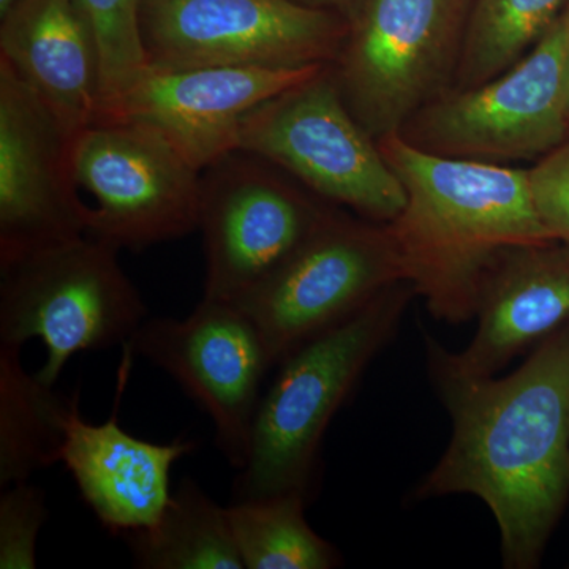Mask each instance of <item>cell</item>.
Segmentation results:
<instances>
[{
  "label": "cell",
  "mask_w": 569,
  "mask_h": 569,
  "mask_svg": "<svg viewBox=\"0 0 569 569\" xmlns=\"http://www.w3.org/2000/svg\"><path fill=\"white\" fill-rule=\"evenodd\" d=\"M429 372L452 432L415 500L481 498L500 531L503 567H539L569 500V325L507 377Z\"/></svg>",
  "instance_id": "1"
},
{
  "label": "cell",
  "mask_w": 569,
  "mask_h": 569,
  "mask_svg": "<svg viewBox=\"0 0 569 569\" xmlns=\"http://www.w3.org/2000/svg\"><path fill=\"white\" fill-rule=\"evenodd\" d=\"M407 203L387 223L403 282L449 325L477 318L482 288L501 254L550 241L523 168L433 156L399 133L377 140Z\"/></svg>",
  "instance_id": "2"
},
{
  "label": "cell",
  "mask_w": 569,
  "mask_h": 569,
  "mask_svg": "<svg viewBox=\"0 0 569 569\" xmlns=\"http://www.w3.org/2000/svg\"><path fill=\"white\" fill-rule=\"evenodd\" d=\"M415 291L397 282L279 362L254 413L249 455L233 500L298 493L316 486L325 433L337 411L388 346Z\"/></svg>",
  "instance_id": "3"
},
{
  "label": "cell",
  "mask_w": 569,
  "mask_h": 569,
  "mask_svg": "<svg viewBox=\"0 0 569 569\" xmlns=\"http://www.w3.org/2000/svg\"><path fill=\"white\" fill-rule=\"evenodd\" d=\"M116 249L92 236L48 247L0 268V346L40 339L37 376L54 387L74 355L126 346L148 318Z\"/></svg>",
  "instance_id": "4"
},
{
  "label": "cell",
  "mask_w": 569,
  "mask_h": 569,
  "mask_svg": "<svg viewBox=\"0 0 569 569\" xmlns=\"http://www.w3.org/2000/svg\"><path fill=\"white\" fill-rule=\"evenodd\" d=\"M475 0H366L331 63L343 102L370 137L397 133L455 88Z\"/></svg>",
  "instance_id": "5"
},
{
  "label": "cell",
  "mask_w": 569,
  "mask_h": 569,
  "mask_svg": "<svg viewBox=\"0 0 569 569\" xmlns=\"http://www.w3.org/2000/svg\"><path fill=\"white\" fill-rule=\"evenodd\" d=\"M569 2L518 62L471 89H451L415 112L399 137L451 159L498 164L541 159L567 140Z\"/></svg>",
  "instance_id": "6"
},
{
  "label": "cell",
  "mask_w": 569,
  "mask_h": 569,
  "mask_svg": "<svg viewBox=\"0 0 569 569\" xmlns=\"http://www.w3.org/2000/svg\"><path fill=\"white\" fill-rule=\"evenodd\" d=\"M238 149L268 160L310 192L372 222H392L407 203L406 190L376 138L343 102L331 63L247 112Z\"/></svg>",
  "instance_id": "7"
},
{
  "label": "cell",
  "mask_w": 569,
  "mask_h": 569,
  "mask_svg": "<svg viewBox=\"0 0 569 569\" xmlns=\"http://www.w3.org/2000/svg\"><path fill=\"white\" fill-rule=\"evenodd\" d=\"M70 159L96 200L92 238L138 252L200 230L203 171L149 123H92L71 140Z\"/></svg>",
  "instance_id": "8"
},
{
  "label": "cell",
  "mask_w": 569,
  "mask_h": 569,
  "mask_svg": "<svg viewBox=\"0 0 569 569\" xmlns=\"http://www.w3.org/2000/svg\"><path fill=\"white\" fill-rule=\"evenodd\" d=\"M337 208L253 153L236 149L213 162L203 171V298L241 301Z\"/></svg>",
  "instance_id": "9"
},
{
  "label": "cell",
  "mask_w": 569,
  "mask_h": 569,
  "mask_svg": "<svg viewBox=\"0 0 569 569\" xmlns=\"http://www.w3.org/2000/svg\"><path fill=\"white\" fill-rule=\"evenodd\" d=\"M149 66L299 69L332 63L350 21L295 0H142Z\"/></svg>",
  "instance_id": "10"
},
{
  "label": "cell",
  "mask_w": 569,
  "mask_h": 569,
  "mask_svg": "<svg viewBox=\"0 0 569 569\" xmlns=\"http://www.w3.org/2000/svg\"><path fill=\"white\" fill-rule=\"evenodd\" d=\"M403 282L387 224L337 208L283 266L234 302L257 326L272 365L370 299Z\"/></svg>",
  "instance_id": "11"
},
{
  "label": "cell",
  "mask_w": 569,
  "mask_h": 569,
  "mask_svg": "<svg viewBox=\"0 0 569 569\" xmlns=\"http://www.w3.org/2000/svg\"><path fill=\"white\" fill-rule=\"evenodd\" d=\"M127 343L211 418L217 447L241 470L261 385L274 366L249 316L231 302L203 298L186 318H146Z\"/></svg>",
  "instance_id": "12"
},
{
  "label": "cell",
  "mask_w": 569,
  "mask_h": 569,
  "mask_svg": "<svg viewBox=\"0 0 569 569\" xmlns=\"http://www.w3.org/2000/svg\"><path fill=\"white\" fill-rule=\"evenodd\" d=\"M71 138L0 58V268L89 231Z\"/></svg>",
  "instance_id": "13"
},
{
  "label": "cell",
  "mask_w": 569,
  "mask_h": 569,
  "mask_svg": "<svg viewBox=\"0 0 569 569\" xmlns=\"http://www.w3.org/2000/svg\"><path fill=\"white\" fill-rule=\"evenodd\" d=\"M326 66L329 63L299 69L148 66L96 122L149 123L204 171L238 149L239 126L247 112L317 77Z\"/></svg>",
  "instance_id": "14"
},
{
  "label": "cell",
  "mask_w": 569,
  "mask_h": 569,
  "mask_svg": "<svg viewBox=\"0 0 569 569\" xmlns=\"http://www.w3.org/2000/svg\"><path fill=\"white\" fill-rule=\"evenodd\" d=\"M122 348L111 418L102 425L86 421L80 396H71L59 462L69 470L82 500L104 529L127 535L151 527L160 518L173 496L171 470L197 443L182 438L173 443H152L122 429L119 406L134 356L129 343Z\"/></svg>",
  "instance_id": "15"
},
{
  "label": "cell",
  "mask_w": 569,
  "mask_h": 569,
  "mask_svg": "<svg viewBox=\"0 0 569 569\" xmlns=\"http://www.w3.org/2000/svg\"><path fill=\"white\" fill-rule=\"evenodd\" d=\"M477 318V332L459 353L427 339L429 367L456 377H493L569 325L568 239L501 254L486 279Z\"/></svg>",
  "instance_id": "16"
},
{
  "label": "cell",
  "mask_w": 569,
  "mask_h": 569,
  "mask_svg": "<svg viewBox=\"0 0 569 569\" xmlns=\"http://www.w3.org/2000/svg\"><path fill=\"white\" fill-rule=\"evenodd\" d=\"M0 58L71 140L96 122L102 93L99 51L74 0H17L0 14Z\"/></svg>",
  "instance_id": "17"
},
{
  "label": "cell",
  "mask_w": 569,
  "mask_h": 569,
  "mask_svg": "<svg viewBox=\"0 0 569 569\" xmlns=\"http://www.w3.org/2000/svg\"><path fill=\"white\" fill-rule=\"evenodd\" d=\"M71 397L29 373L21 348L0 346V486L28 481L61 460Z\"/></svg>",
  "instance_id": "18"
},
{
  "label": "cell",
  "mask_w": 569,
  "mask_h": 569,
  "mask_svg": "<svg viewBox=\"0 0 569 569\" xmlns=\"http://www.w3.org/2000/svg\"><path fill=\"white\" fill-rule=\"evenodd\" d=\"M137 567L146 569H244L227 507L192 479L173 490L160 518L123 535Z\"/></svg>",
  "instance_id": "19"
},
{
  "label": "cell",
  "mask_w": 569,
  "mask_h": 569,
  "mask_svg": "<svg viewBox=\"0 0 569 569\" xmlns=\"http://www.w3.org/2000/svg\"><path fill=\"white\" fill-rule=\"evenodd\" d=\"M307 498L280 493L228 505L244 569H331L340 556L306 519Z\"/></svg>",
  "instance_id": "20"
},
{
  "label": "cell",
  "mask_w": 569,
  "mask_h": 569,
  "mask_svg": "<svg viewBox=\"0 0 569 569\" xmlns=\"http://www.w3.org/2000/svg\"><path fill=\"white\" fill-rule=\"evenodd\" d=\"M569 0H475L455 88L485 84L519 61Z\"/></svg>",
  "instance_id": "21"
},
{
  "label": "cell",
  "mask_w": 569,
  "mask_h": 569,
  "mask_svg": "<svg viewBox=\"0 0 569 569\" xmlns=\"http://www.w3.org/2000/svg\"><path fill=\"white\" fill-rule=\"evenodd\" d=\"M74 3L88 22L99 51L102 73L99 119L148 69L141 31L142 0H74Z\"/></svg>",
  "instance_id": "22"
},
{
  "label": "cell",
  "mask_w": 569,
  "mask_h": 569,
  "mask_svg": "<svg viewBox=\"0 0 569 569\" xmlns=\"http://www.w3.org/2000/svg\"><path fill=\"white\" fill-rule=\"evenodd\" d=\"M48 518L43 490L14 482L0 497V569L37 567V541Z\"/></svg>",
  "instance_id": "23"
},
{
  "label": "cell",
  "mask_w": 569,
  "mask_h": 569,
  "mask_svg": "<svg viewBox=\"0 0 569 569\" xmlns=\"http://www.w3.org/2000/svg\"><path fill=\"white\" fill-rule=\"evenodd\" d=\"M531 200L553 238L569 241V134L552 151L527 168Z\"/></svg>",
  "instance_id": "24"
},
{
  "label": "cell",
  "mask_w": 569,
  "mask_h": 569,
  "mask_svg": "<svg viewBox=\"0 0 569 569\" xmlns=\"http://www.w3.org/2000/svg\"><path fill=\"white\" fill-rule=\"evenodd\" d=\"M295 2L310 7V9L335 11L350 21L366 0H295Z\"/></svg>",
  "instance_id": "25"
},
{
  "label": "cell",
  "mask_w": 569,
  "mask_h": 569,
  "mask_svg": "<svg viewBox=\"0 0 569 569\" xmlns=\"http://www.w3.org/2000/svg\"><path fill=\"white\" fill-rule=\"evenodd\" d=\"M17 0H0V14L6 13Z\"/></svg>",
  "instance_id": "26"
},
{
  "label": "cell",
  "mask_w": 569,
  "mask_h": 569,
  "mask_svg": "<svg viewBox=\"0 0 569 569\" xmlns=\"http://www.w3.org/2000/svg\"><path fill=\"white\" fill-rule=\"evenodd\" d=\"M567 119L569 123V63H568V80H567Z\"/></svg>",
  "instance_id": "27"
}]
</instances>
